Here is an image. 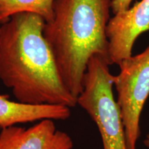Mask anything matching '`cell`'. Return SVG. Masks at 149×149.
<instances>
[{
    "label": "cell",
    "instance_id": "6da1fadb",
    "mask_svg": "<svg viewBox=\"0 0 149 149\" xmlns=\"http://www.w3.org/2000/svg\"><path fill=\"white\" fill-rule=\"evenodd\" d=\"M46 22L31 13L14 15L0 28V79L17 101L31 105H77L65 86L51 46Z\"/></svg>",
    "mask_w": 149,
    "mask_h": 149
},
{
    "label": "cell",
    "instance_id": "7a4b0ae2",
    "mask_svg": "<svg viewBox=\"0 0 149 149\" xmlns=\"http://www.w3.org/2000/svg\"><path fill=\"white\" fill-rule=\"evenodd\" d=\"M112 0H55L53 17L44 36L55 55L65 86L76 99L82 91L93 55L109 61L107 29Z\"/></svg>",
    "mask_w": 149,
    "mask_h": 149
},
{
    "label": "cell",
    "instance_id": "3957f363",
    "mask_svg": "<svg viewBox=\"0 0 149 149\" xmlns=\"http://www.w3.org/2000/svg\"><path fill=\"white\" fill-rule=\"evenodd\" d=\"M110 65L102 56L91 57L77 104L96 124L103 149H128L124 122L113 95L115 75L110 72Z\"/></svg>",
    "mask_w": 149,
    "mask_h": 149
},
{
    "label": "cell",
    "instance_id": "277c9868",
    "mask_svg": "<svg viewBox=\"0 0 149 149\" xmlns=\"http://www.w3.org/2000/svg\"><path fill=\"white\" fill-rule=\"evenodd\" d=\"M115 76L117 103L124 122L128 149H137L140 137V117L149 97V46L119 64Z\"/></svg>",
    "mask_w": 149,
    "mask_h": 149
},
{
    "label": "cell",
    "instance_id": "5b68a950",
    "mask_svg": "<svg viewBox=\"0 0 149 149\" xmlns=\"http://www.w3.org/2000/svg\"><path fill=\"white\" fill-rule=\"evenodd\" d=\"M149 31V0L137 1L128 10L110 19L107 35L111 64L119 65L132 56L133 45L139 35Z\"/></svg>",
    "mask_w": 149,
    "mask_h": 149
},
{
    "label": "cell",
    "instance_id": "8992f818",
    "mask_svg": "<svg viewBox=\"0 0 149 149\" xmlns=\"http://www.w3.org/2000/svg\"><path fill=\"white\" fill-rule=\"evenodd\" d=\"M70 136L57 130L55 120L38 121L29 128L12 126L1 129L0 149H73Z\"/></svg>",
    "mask_w": 149,
    "mask_h": 149
},
{
    "label": "cell",
    "instance_id": "52a82bcc",
    "mask_svg": "<svg viewBox=\"0 0 149 149\" xmlns=\"http://www.w3.org/2000/svg\"><path fill=\"white\" fill-rule=\"evenodd\" d=\"M70 109L57 105H31L12 101L7 95H0V128L19 124L46 120H66L70 117Z\"/></svg>",
    "mask_w": 149,
    "mask_h": 149
},
{
    "label": "cell",
    "instance_id": "ba28073f",
    "mask_svg": "<svg viewBox=\"0 0 149 149\" xmlns=\"http://www.w3.org/2000/svg\"><path fill=\"white\" fill-rule=\"evenodd\" d=\"M55 0H0V21L6 22L14 15L22 13L37 14L46 22L53 17Z\"/></svg>",
    "mask_w": 149,
    "mask_h": 149
},
{
    "label": "cell",
    "instance_id": "9c48e42d",
    "mask_svg": "<svg viewBox=\"0 0 149 149\" xmlns=\"http://www.w3.org/2000/svg\"><path fill=\"white\" fill-rule=\"evenodd\" d=\"M133 0H112L111 10L113 14L117 15L128 10Z\"/></svg>",
    "mask_w": 149,
    "mask_h": 149
},
{
    "label": "cell",
    "instance_id": "30bf717a",
    "mask_svg": "<svg viewBox=\"0 0 149 149\" xmlns=\"http://www.w3.org/2000/svg\"><path fill=\"white\" fill-rule=\"evenodd\" d=\"M144 146L146 147V149H149V132L147 134L146 137H145V139H144Z\"/></svg>",
    "mask_w": 149,
    "mask_h": 149
},
{
    "label": "cell",
    "instance_id": "8fae6325",
    "mask_svg": "<svg viewBox=\"0 0 149 149\" xmlns=\"http://www.w3.org/2000/svg\"><path fill=\"white\" fill-rule=\"evenodd\" d=\"M1 24H2V22H1V21H0V28H1Z\"/></svg>",
    "mask_w": 149,
    "mask_h": 149
},
{
    "label": "cell",
    "instance_id": "7c38bea8",
    "mask_svg": "<svg viewBox=\"0 0 149 149\" xmlns=\"http://www.w3.org/2000/svg\"><path fill=\"white\" fill-rule=\"evenodd\" d=\"M0 131H1V128H0Z\"/></svg>",
    "mask_w": 149,
    "mask_h": 149
}]
</instances>
